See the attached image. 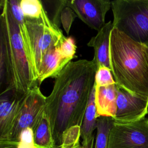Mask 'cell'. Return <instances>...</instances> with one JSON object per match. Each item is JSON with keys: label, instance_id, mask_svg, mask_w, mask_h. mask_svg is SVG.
Instances as JSON below:
<instances>
[{"label": "cell", "instance_id": "obj_1", "mask_svg": "<svg viewBox=\"0 0 148 148\" xmlns=\"http://www.w3.org/2000/svg\"><path fill=\"white\" fill-rule=\"evenodd\" d=\"M97 66L92 61H71L55 78L53 90L46 97L44 113L56 146L69 128L81 127L94 88Z\"/></svg>", "mask_w": 148, "mask_h": 148}, {"label": "cell", "instance_id": "obj_2", "mask_svg": "<svg viewBox=\"0 0 148 148\" xmlns=\"http://www.w3.org/2000/svg\"><path fill=\"white\" fill-rule=\"evenodd\" d=\"M0 8L1 90H13L24 95L39 86L32 75L8 0H1Z\"/></svg>", "mask_w": 148, "mask_h": 148}, {"label": "cell", "instance_id": "obj_3", "mask_svg": "<svg viewBox=\"0 0 148 148\" xmlns=\"http://www.w3.org/2000/svg\"><path fill=\"white\" fill-rule=\"evenodd\" d=\"M109 57L116 84L133 95L148 99V46L113 28Z\"/></svg>", "mask_w": 148, "mask_h": 148}, {"label": "cell", "instance_id": "obj_4", "mask_svg": "<svg viewBox=\"0 0 148 148\" xmlns=\"http://www.w3.org/2000/svg\"><path fill=\"white\" fill-rule=\"evenodd\" d=\"M17 25L32 75L38 82L45 54L51 47L60 45L66 38L59 27L49 18L45 9L39 17H25L24 21Z\"/></svg>", "mask_w": 148, "mask_h": 148}, {"label": "cell", "instance_id": "obj_5", "mask_svg": "<svg viewBox=\"0 0 148 148\" xmlns=\"http://www.w3.org/2000/svg\"><path fill=\"white\" fill-rule=\"evenodd\" d=\"M111 8L113 27L148 46V0H114Z\"/></svg>", "mask_w": 148, "mask_h": 148}, {"label": "cell", "instance_id": "obj_6", "mask_svg": "<svg viewBox=\"0 0 148 148\" xmlns=\"http://www.w3.org/2000/svg\"><path fill=\"white\" fill-rule=\"evenodd\" d=\"M46 100V97L42 93L39 86L30 90L24 95L14 124L4 140L18 142L23 130L31 128L34 131L44 113Z\"/></svg>", "mask_w": 148, "mask_h": 148}, {"label": "cell", "instance_id": "obj_7", "mask_svg": "<svg viewBox=\"0 0 148 148\" xmlns=\"http://www.w3.org/2000/svg\"><path fill=\"white\" fill-rule=\"evenodd\" d=\"M108 148H148V118L127 123L114 122Z\"/></svg>", "mask_w": 148, "mask_h": 148}, {"label": "cell", "instance_id": "obj_8", "mask_svg": "<svg viewBox=\"0 0 148 148\" xmlns=\"http://www.w3.org/2000/svg\"><path fill=\"white\" fill-rule=\"evenodd\" d=\"M114 122L127 123L139 120L148 113V99L136 96L117 86Z\"/></svg>", "mask_w": 148, "mask_h": 148}, {"label": "cell", "instance_id": "obj_9", "mask_svg": "<svg viewBox=\"0 0 148 148\" xmlns=\"http://www.w3.org/2000/svg\"><path fill=\"white\" fill-rule=\"evenodd\" d=\"M109 0H72L68 6L91 28L99 31L106 24L105 16L111 8Z\"/></svg>", "mask_w": 148, "mask_h": 148}, {"label": "cell", "instance_id": "obj_10", "mask_svg": "<svg viewBox=\"0 0 148 148\" xmlns=\"http://www.w3.org/2000/svg\"><path fill=\"white\" fill-rule=\"evenodd\" d=\"M25 95L6 90L0 95V140L6 139L10 132Z\"/></svg>", "mask_w": 148, "mask_h": 148}, {"label": "cell", "instance_id": "obj_11", "mask_svg": "<svg viewBox=\"0 0 148 148\" xmlns=\"http://www.w3.org/2000/svg\"><path fill=\"white\" fill-rule=\"evenodd\" d=\"M113 28L112 21H109L87 43L88 46L94 49V56L92 61L95 62L97 69L101 66H106L110 69V37Z\"/></svg>", "mask_w": 148, "mask_h": 148}, {"label": "cell", "instance_id": "obj_12", "mask_svg": "<svg viewBox=\"0 0 148 148\" xmlns=\"http://www.w3.org/2000/svg\"><path fill=\"white\" fill-rule=\"evenodd\" d=\"M60 45L51 47L45 54L38 79L39 86L48 77L56 78L65 66L72 61L62 56Z\"/></svg>", "mask_w": 148, "mask_h": 148}, {"label": "cell", "instance_id": "obj_13", "mask_svg": "<svg viewBox=\"0 0 148 148\" xmlns=\"http://www.w3.org/2000/svg\"><path fill=\"white\" fill-rule=\"evenodd\" d=\"M95 103L97 118L110 117L114 119L116 112V84L95 86Z\"/></svg>", "mask_w": 148, "mask_h": 148}, {"label": "cell", "instance_id": "obj_14", "mask_svg": "<svg viewBox=\"0 0 148 148\" xmlns=\"http://www.w3.org/2000/svg\"><path fill=\"white\" fill-rule=\"evenodd\" d=\"M95 86L91 91L87 106L82 124L81 125V137L82 145H87L94 140V131L97 129V116L95 103Z\"/></svg>", "mask_w": 148, "mask_h": 148}, {"label": "cell", "instance_id": "obj_15", "mask_svg": "<svg viewBox=\"0 0 148 148\" xmlns=\"http://www.w3.org/2000/svg\"><path fill=\"white\" fill-rule=\"evenodd\" d=\"M34 142L37 148H54L56 146L49 122L43 113L35 130Z\"/></svg>", "mask_w": 148, "mask_h": 148}, {"label": "cell", "instance_id": "obj_16", "mask_svg": "<svg viewBox=\"0 0 148 148\" xmlns=\"http://www.w3.org/2000/svg\"><path fill=\"white\" fill-rule=\"evenodd\" d=\"M114 120L110 117H99L97 123V134L94 148H108L109 136Z\"/></svg>", "mask_w": 148, "mask_h": 148}, {"label": "cell", "instance_id": "obj_17", "mask_svg": "<svg viewBox=\"0 0 148 148\" xmlns=\"http://www.w3.org/2000/svg\"><path fill=\"white\" fill-rule=\"evenodd\" d=\"M80 127L79 125L73 126L64 132L60 144L62 148H77L81 146L80 145Z\"/></svg>", "mask_w": 148, "mask_h": 148}, {"label": "cell", "instance_id": "obj_18", "mask_svg": "<svg viewBox=\"0 0 148 148\" xmlns=\"http://www.w3.org/2000/svg\"><path fill=\"white\" fill-rule=\"evenodd\" d=\"M20 8L25 17L38 18L45 9L39 0H20Z\"/></svg>", "mask_w": 148, "mask_h": 148}, {"label": "cell", "instance_id": "obj_19", "mask_svg": "<svg viewBox=\"0 0 148 148\" xmlns=\"http://www.w3.org/2000/svg\"><path fill=\"white\" fill-rule=\"evenodd\" d=\"M116 84L111 69L106 66H101L97 69L95 76V87L105 86L110 84Z\"/></svg>", "mask_w": 148, "mask_h": 148}, {"label": "cell", "instance_id": "obj_20", "mask_svg": "<svg viewBox=\"0 0 148 148\" xmlns=\"http://www.w3.org/2000/svg\"><path fill=\"white\" fill-rule=\"evenodd\" d=\"M17 148H37L34 142V131L31 128L23 130L19 136Z\"/></svg>", "mask_w": 148, "mask_h": 148}, {"label": "cell", "instance_id": "obj_21", "mask_svg": "<svg viewBox=\"0 0 148 148\" xmlns=\"http://www.w3.org/2000/svg\"><path fill=\"white\" fill-rule=\"evenodd\" d=\"M76 47L75 40L72 37L66 38L60 45V51L62 56L71 60L75 57Z\"/></svg>", "mask_w": 148, "mask_h": 148}, {"label": "cell", "instance_id": "obj_22", "mask_svg": "<svg viewBox=\"0 0 148 148\" xmlns=\"http://www.w3.org/2000/svg\"><path fill=\"white\" fill-rule=\"evenodd\" d=\"M77 17L75 12L68 5L63 8L60 16V21L66 34H69L75 18Z\"/></svg>", "mask_w": 148, "mask_h": 148}, {"label": "cell", "instance_id": "obj_23", "mask_svg": "<svg viewBox=\"0 0 148 148\" xmlns=\"http://www.w3.org/2000/svg\"><path fill=\"white\" fill-rule=\"evenodd\" d=\"M19 0H10L8 1V4L12 14L16 21L17 24L22 23L25 20V16L20 8Z\"/></svg>", "mask_w": 148, "mask_h": 148}, {"label": "cell", "instance_id": "obj_24", "mask_svg": "<svg viewBox=\"0 0 148 148\" xmlns=\"http://www.w3.org/2000/svg\"><path fill=\"white\" fill-rule=\"evenodd\" d=\"M54 3V14L53 17V23L59 27L60 21V16L62 10L68 5L67 0H61L53 1Z\"/></svg>", "mask_w": 148, "mask_h": 148}, {"label": "cell", "instance_id": "obj_25", "mask_svg": "<svg viewBox=\"0 0 148 148\" xmlns=\"http://www.w3.org/2000/svg\"><path fill=\"white\" fill-rule=\"evenodd\" d=\"M18 142L0 140V148H17Z\"/></svg>", "mask_w": 148, "mask_h": 148}, {"label": "cell", "instance_id": "obj_26", "mask_svg": "<svg viewBox=\"0 0 148 148\" xmlns=\"http://www.w3.org/2000/svg\"><path fill=\"white\" fill-rule=\"evenodd\" d=\"M94 140L87 145H82V148H93Z\"/></svg>", "mask_w": 148, "mask_h": 148}, {"label": "cell", "instance_id": "obj_27", "mask_svg": "<svg viewBox=\"0 0 148 148\" xmlns=\"http://www.w3.org/2000/svg\"><path fill=\"white\" fill-rule=\"evenodd\" d=\"M54 148H62V147L60 145H59V146H56ZM77 148H82V146L80 147H77Z\"/></svg>", "mask_w": 148, "mask_h": 148}]
</instances>
